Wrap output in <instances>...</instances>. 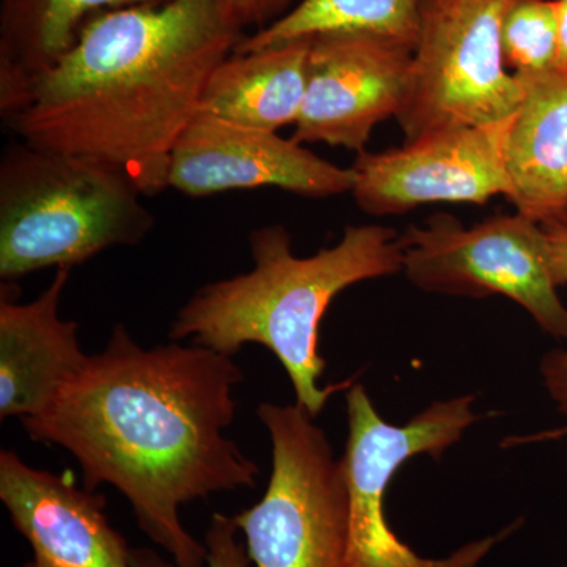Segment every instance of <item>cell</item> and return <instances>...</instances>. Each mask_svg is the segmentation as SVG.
Here are the masks:
<instances>
[{
	"label": "cell",
	"mask_w": 567,
	"mask_h": 567,
	"mask_svg": "<svg viewBox=\"0 0 567 567\" xmlns=\"http://www.w3.org/2000/svg\"><path fill=\"white\" fill-rule=\"evenodd\" d=\"M244 380L234 357L175 341L144 349L115 324L102 352L21 423L33 442L76 458L85 488L125 495L175 566L205 567L207 547L183 527L181 507L256 486L259 466L226 435Z\"/></svg>",
	"instance_id": "cell-1"
},
{
	"label": "cell",
	"mask_w": 567,
	"mask_h": 567,
	"mask_svg": "<svg viewBox=\"0 0 567 567\" xmlns=\"http://www.w3.org/2000/svg\"><path fill=\"white\" fill-rule=\"evenodd\" d=\"M234 0L102 11L7 118L21 141L114 164L144 196L167 188L175 142L245 39Z\"/></svg>",
	"instance_id": "cell-2"
},
{
	"label": "cell",
	"mask_w": 567,
	"mask_h": 567,
	"mask_svg": "<svg viewBox=\"0 0 567 567\" xmlns=\"http://www.w3.org/2000/svg\"><path fill=\"white\" fill-rule=\"evenodd\" d=\"M251 271L200 287L186 301L169 338L235 357L246 344L267 347L292 382L297 404L312 417L352 380L319 386L327 363L319 354L324 312L353 284L402 270L399 235L388 227L347 226L338 245L311 257L292 252L284 226L249 235Z\"/></svg>",
	"instance_id": "cell-3"
},
{
	"label": "cell",
	"mask_w": 567,
	"mask_h": 567,
	"mask_svg": "<svg viewBox=\"0 0 567 567\" xmlns=\"http://www.w3.org/2000/svg\"><path fill=\"white\" fill-rule=\"evenodd\" d=\"M114 164L13 142L0 162V279L141 244L155 218Z\"/></svg>",
	"instance_id": "cell-4"
},
{
	"label": "cell",
	"mask_w": 567,
	"mask_h": 567,
	"mask_svg": "<svg viewBox=\"0 0 567 567\" xmlns=\"http://www.w3.org/2000/svg\"><path fill=\"white\" fill-rule=\"evenodd\" d=\"M257 416L271 440V475L260 502L234 516L256 567H342L350 494L327 434L298 404L264 402Z\"/></svg>",
	"instance_id": "cell-5"
},
{
	"label": "cell",
	"mask_w": 567,
	"mask_h": 567,
	"mask_svg": "<svg viewBox=\"0 0 567 567\" xmlns=\"http://www.w3.org/2000/svg\"><path fill=\"white\" fill-rule=\"evenodd\" d=\"M347 436L342 465L350 494L349 540L342 567H480L522 524L472 540L445 558L420 557L388 525L385 498L395 473L410 458H440L477 420L475 395L435 402L405 425L386 423L361 383L346 391Z\"/></svg>",
	"instance_id": "cell-6"
},
{
	"label": "cell",
	"mask_w": 567,
	"mask_h": 567,
	"mask_svg": "<svg viewBox=\"0 0 567 567\" xmlns=\"http://www.w3.org/2000/svg\"><path fill=\"white\" fill-rule=\"evenodd\" d=\"M516 0H424L399 125L406 142L509 121L525 85L507 71L503 22Z\"/></svg>",
	"instance_id": "cell-7"
},
{
	"label": "cell",
	"mask_w": 567,
	"mask_h": 567,
	"mask_svg": "<svg viewBox=\"0 0 567 567\" xmlns=\"http://www.w3.org/2000/svg\"><path fill=\"white\" fill-rule=\"evenodd\" d=\"M402 270L425 292L505 295L548 334L567 341V308L551 275L546 227L516 213L465 227L439 215L399 235Z\"/></svg>",
	"instance_id": "cell-8"
},
{
	"label": "cell",
	"mask_w": 567,
	"mask_h": 567,
	"mask_svg": "<svg viewBox=\"0 0 567 567\" xmlns=\"http://www.w3.org/2000/svg\"><path fill=\"white\" fill-rule=\"evenodd\" d=\"M511 121L446 130L391 151L358 153L354 203L368 215H402L427 204H486L513 193L506 145Z\"/></svg>",
	"instance_id": "cell-9"
},
{
	"label": "cell",
	"mask_w": 567,
	"mask_h": 567,
	"mask_svg": "<svg viewBox=\"0 0 567 567\" xmlns=\"http://www.w3.org/2000/svg\"><path fill=\"white\" fill-rule=\"evenodd\" d=\"M413 50L361 32L311 37L305 102L292 140L361 153L404 103Z\"/></svg>",
	"instance_id": "cell-10"
},
{
	"label": "cell",
	"mask_w": 567,
	"mask_h": 567,
	"mask_svg": "<svg viewBox=\"0 0 567 567\" xmlns=\"http://www.w3.org/2000/svg\"><path fill=\"white\" fill-rule=\"evenodd\" d=\"M352 167L336 166L303 144L199 111L175 142L167 188L189 197L237 189L281 188L298 196L352 193Z\"/></svg>",
	"instance_id": "cell-11"
},
{
	"label": "cell",
	"mask_w": 567,
	"mask_h": 567,
	"mask_svg": "<svg viewBox=\"0 0 567 567\" xmlns=\"http://www.w3.org/2000/svg\"><path fill=\"white\" fill-rule=\"evenodd\" d=\"M0 499L28 539L35 567H133L132 548L104 513L106 499L80 487L73 473L25 464L0 453Z\"/></svg>",
	"instance_id": "cell-12"
},
{
	"label": "cell",
	"mask_w": 567,
	"mask_h": 567,
	"mask_svg": "<svg viewBox=\"0 0 567 567\" xmlns=\"http://www.w3.org/2000/svg\"><path fill=\"white\" fill-rule=\"evenodd\" d=\"M73 268H58L31 303L0 300V420L40 415L87 363L78 323L61 319V298Z\"/></svg>",
	"instance_id": "cell-13"
},
{
	"label": "cell",
	"mask_w": 567,
	"mask_h": 567,
	"mask_svg": "<svg viewBox=\"0 0 567 567\" xmlns=\"http://www.w3.org/2000/svg\"><path fill=\"white\" fill-rule=\"evenodd\" d=\"M518 78L525 96L507 134V200L544 226L567 223V69Z\"/></svg>",
	"instance_id": "cell-14"
},
{
	"label": "cell",
	"mask_w": 567,
	"mask_h": 567,
	"mask_svg": "<svg viewBox=\"0 0 567 567\" xmlns=\"http://www.w3.org/2000/svg\"><path fill=\"white\" fill-rule=\"evenodd\" d=\"M171 0H0V111L24 110L32 82L76 43L102 11L162 7Z\"/></svg>",
	"instance_id": "cell-15"
},
{
	"label": "cell",
	"mask_w": 567,
	"mask_h": 567,
	"mask_svg": "<svg viewBox=\"0 0 567 567\" xmlns=\"http://www.w3.org/2000/svg\"><path fill=\"white\" fill-rule=\"evenodd\" d=\"M311 39L233 52L213 71L199 111L249 128L278 133L295 125L305 102Z\"/></svg>",
	"instance_id": "cell-16"
},
{
	"label": "cell",
	"mask_w": 567,
	"mask_h": 567,
	"mask_svg": "<svg viewBox=\"0 0 567 567\" xmlns=\"http://www.w3.org/2000/svg\"><path fill=\"white\" fill-rule=\"evenodd\" d=\"M424 0H300L274 24L245 37L235 52H249L328 32H361L415 50Z\"/></svg>",
	"instance_id": "cell-17"
},
{
	"label": "cell",
	"mask_w": 567,
	"mask_h": 567,
	"mask_svg": "<svg viewBox=\"0 0 567 567\" xmlns=\"http://www.w3.org/2000/svg\"><path fill=\"white\" fill-rule=\"evenodd\" d=\"M503 54L518 76H535L557 69V0H516L503 22Z\"/></svg>",
	"instance_id": "cell-18"
},
{
	"label": "cell",
	"mask_w": 567,
	"mask_h": 567,
	"mask_svg": "<svg viewBox=\"0 0 567 567\" xmlns=\"http://www.w3.org/2000/svg\"><path fill=\"white\" fill-rule=\"evenodd\" d=\"M237 524L226 514H213L205 532L207 567H249L251 559L246 554L245 544L238 539ZM133 567H173L148 548H133Z\"/></svg>",
	"instance_id": "cell-19"
},
{
	"label": "cell",
	"mask_w": 567,
	"mask_h": 567,
	"mask_svg": "<svg viewBox=\"0 0 567 567\" xmlns=\"http://www.w3.org/2000/svg\"><path fill=\"white\" fill-rule=\"evenodd\" d=\"M300 0H234L245 28H267L289 13Z\"/></svg>",
	"instance_id": "cell-20"
},
{
	"label": "cell",
	"mask_w": 567,
	"mask_h": 567,
	"mask_svg": "<svg viewBox=\"0 0 567 567\" xmlns=\"http://www.w3.org/2000/svg\"><path fill=\"white\" fill-rule=\"evenodd\" d=\"M544 382L559 410L567 413V350L550 352L540 365Z\"/></svg>",
	"instance_id": "cell-21"
},
{
	"label": "cell",
	"mask_w": 567,
	"mask_h": 567,
	"mask_svg": "<svg viewBox=\"0 0 567 567\" xmlns=\"http://www.w3.org/2000/svg\"><path fill=\"white\" fill-rule=\"evenodd\" d=\"M544 227L550 249L551 275L559 287L567 282V223L546 224Z\"/></svg>",
	"instance_id": "cell-22"
},
{
	"label": "cell",
	"mask_w": 567,
	"mask_h": 567,
	"mask_svg": "<svg viewBox=\"0 0 567 567\" xmlns=\"http://www.w3.org/2000/svg\"><path fill=\"white\" fill-rule=\"evenodd\" d=\"M558 11V63L557 69H567V0H557Z\"/></svg>",
	"instance_id": "cell-23"
},
{
	"label": "cell",
	"mask_w": 567,
	"mask_h": 567,
	"mask_svg": "<svg viewBox=\"0 0 567 567\" xmlns=\"http://www.w3.org/2000/svg\"><path fill=\"white\" fill-rule=\"evenodd\" d=\"M566 434H567V427L563 429V431L554 432V434H544L543 436H548V439H550V436H558V435H566ZM563 567H567V566H563Z\"/></svg>",
	"instance_id": "cell-24"
},
{
	"label": "cell",
	"mask_w": 567,
	"mask_h": 567,
	"mask_svg": "<svg viewBox=\"0 0 567 567\" xmlns=\"http://www.w3.org/2000/svg\"><path fill=\"white\" fill-rule=\"evenodd\" d=\"M25 567H35L32 565V563H29V565H25Z\"/></svg>",
	"instance_id": "cell-25"
}]
</instances>
